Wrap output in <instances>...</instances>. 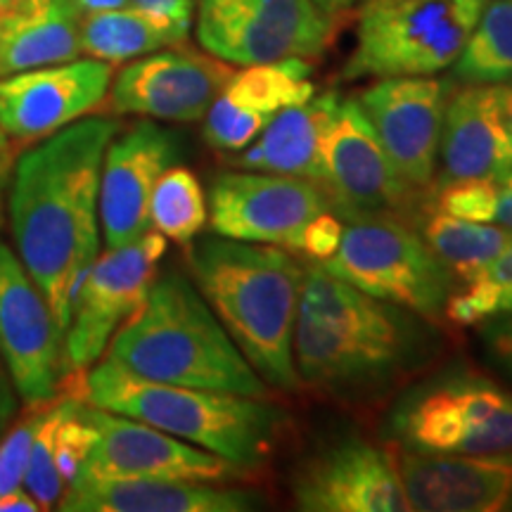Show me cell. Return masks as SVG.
Segmentation results:
<instances>
[{
    "instance_id": "16",
    "label": "cell",
    "mask_w": 512,
    "mask_h": 512,
    "mask_svg": "<svg viewBox=\"0 0 512 512\" xmlns=\"http://www.w3.org/2000/svg\"><path fill=\"white\" fill-rule=\"evenodd\" d=\"M451 93L453 83L437 76H389L358 95L356 102L408 188L422 190L434 181Z\"/></svg>"
},
{
    "instance_id": "6",
    "label": "cell",
    "mask_w": 512,
    "mask_h": 512,
    "mask_svg": "<svg viewBox=\"0 0 512 512\" xmlns=\"http://www.w3.org/2000/svg\"><path fill=\"white\" fill-rule=\"evenodd\" d=\"M486 0H366L344 79L434 76L453 67Z\"/></svg>"
},
{
    "instance_id": "24",
    "label": "cell",
    "mask_w": 512,
    "mask_h": 512,
    "mask_svg": "<svg viewBox=\"0 0 512 512\" xmlns=\"http://www.w3.org/2000/svg\"><path fill=\"white\" fill-rule=\"evenodd\" d=\"M81 17L72 0H19L0 19V76L76 60Z\"/></svg>"
},
{
    "instance_id": "20",
    "label": "cell",
    "mask_w": 512,
    "mask_h": 512,
    "mask_svg": "<svg viewBox=\"0 0 512 512\" xmlns=\"http://www.w3.org/2000/svg\"><path fill=\"white\" fill-rule=\"evenodd\" d=\"M408 510H512V451L508 453H396Z\"/></svg>"
},
{
    "instance_id": "41",
    "label": "cell",
    "mask_w": 512,
    "mask_h": 512,
    "mask_svg": "<svg viewBox=\"0 0 512 512\" xmlns=\"http://www.w3.org/2000/svg\"><path fill=\"white\" fill-rule=\"evenodd\" d=\"M501 105H503L505 121H508L512 131V86H501Z\"/></svg>"
},
{
    "instance_id": "43",
    "label": "cell",
    "mask_w": 512,
    "mask_h": 512,
    "mask_svg": "<svg viewBox=\"0 0 512 512\" xmlns=\"http://www.w3.org/2000/svg\"><path fill=\"white\" fill-rule=\"evenodd\" d=\"M0 19H3V15H0Z\"/></svg>"
},
{
    "instance_id": "4",
    "label": "cell",
    "mask_w": 512,
    "mask_h": 512,
    "mask_svg": "<svg viewBox=\"0 0 512 512\" xmlns=\"http://www.w3.org/2000/svg\"><path fill=\"white\" fill-rule=\"evenodd\" d=\"M107 356L147 380L268 396L202 292L178 271L157 275L143 306L114 332Z\"/></svg>"
},
{
    "instance_id": "35",
    "label": "cell",
    "mask_w": 512,
    "mask_h": 512,
    "mask_svg": "<svg viewBox=\"0 0 512 512\" xmlns=\"http://www.w3.org/2000/svg\"><path fill=\"white\" fill-rule=\"evenodd\" d=\"M133 8L147 12V15L176 24L185 31L192 27V0H131Z\"/></svg>"
},
{
    "instance_id": "32",
    "label": "cell",
    "mask_w": 512,
    "mask_h": 512,
    "mask_svg": "<svg viewBox=\"0 0 512 512\" xmlns=\"http://www.w3.org/2000/svg\"><path fill=\"white\" fill-rule=\"evenodd\" d=\"M53 401L27 406L29 408L27 415H24V418L19 420L3 439H0V496L10 494V491L15 489H22L31 441H34L38 422H41L48 408L53 406Z\"/></svg>"
},
{
    "instance_id": "34",
    "label": "cell",
    "mask_w": 512,
    "mask_h": 512,
    "mask_svg": "<svg viewBox=\"0 0 512 512\" xmlns=\"http://www.w3.org/2000/svg\"><path fill=\"white\" fill-rule=\"evenodd\" d=\"M479 328H482L479 337H482L486 358L512 380V313L489 320Z\"/></svg>"
},
{
    "instance_id": "22",
    "label": "cell",
    "mask_w": 512,
    "mask_h": 512,
    "mask_svg": "<svg viewBox=\"0 0 512 512\" xmlns=\"http://www.w3.org/2000/svg\"><path fill=\"white\" fill-rule=\"evenodd\" d=\"M444 181H503L512 174V131L501 105V86H467L453 91L441 126Z\"/></svg>"
},
{
    "instance_id": "11",
    "label": "cell",
    "mask_w": 512,
    "mask_h": 512,
    "mask_svg": "<svg viewBox=\"0 0 512 512\" xmlns=\"http://www.w3.org/2000/svg\"><path fill=\"white\" fill-rule=\"evenodd\" d=\"M83 413L98 430V441L88 453L76 479H169V482L230 484L249 479L252 470L171 437L157 427L102 411L83 403Z\"/></svg>"
},
{
    "instance_id": "40",
    "label": "cell",
    "mask_w": 512,
    "mask_h": 512,
    "mask_svg": "<svg viewBox=\"0 0 512 512\" xmlns=\"http://www.w3.org/2000/svg\"><path fill=\"white\" fill-rule=\"evenodd\" d=\"M313 3H316L318 8L325 12V15L339 17V15H342V12H347L351 5L356 3V0H313Z\"/></svg>"
},
{
    "instance_id": "17",
    "label": "cell",
    "mask_w": 512,
    "mask_h": 512,
    "mask_svg": "<svg viewBox=\"0 0 512 512\" xmlns=\"http://www.w3.org/2000/svg\"><path fill=\"white\" fill-rule=\"evenodd\" d=\"M233 74V64L183 43L157 50L136 57L117 74L110 86V110L192 124L204 119Z\"/></svg>"
},
{
    "instance_id": "39",
    "label": "cell",
    "mask_w": 512,
    "mask_h": 512,
    "mask_svg": "<svg viewBox=\"0 0 512 512\" xmlns=\"http://www.w3.org/2000/svg\"><path fill=\"white\" fill-rule=\"evenodd\" d=\"M5 363H3V356H0V427H3V422L8 420V415L12 413V396L8 392V382H5Z\"/></svg>"
},
{
    "instance_id": "1",
    "label": "cell",
    "mask_w": 512,
    "mask_h": 512,
    "mask_svg": "<svg viewBox=\"0 0 512 512\" xmlns=\"http://www.w3.org/2000/svg\"><path fill=\"white\" fill-rule=\"evenodd\" d=\"M117 133L114 119H76L19 157L12 176L10 226L19 261L64 335L83 278L100 256V171Z\"/></svg>"
},
{
    "instance_id": "13",
    "label": "cell",
    "mask_w": 512,
    "mask_h": 512,
    "mask_svg": "<svg viewBox=\"0 0 512 512\" xmlns=\"http://www.w3.org/2000/svg\"><path fill=\"white\" fill-rule=\"evenodd\" d=\"M330 207L328 195L306 178L228 171L209 192V228L219 238L299 249L302 230Z\"/></svg>"
},
{
    "instance_id": "31",
    "label": "cell",
    "mask_w": 512,
    "mask_h": 512,
    "mask_svg": "<svg viewBox=\"0 0 512 512\" xmlns=\"http://www.w3.org/2000/svg\"><path fill=\"white\" fill-rule=\"evenodd\" d=\"M498 202V181L467 178V181H441L432 192L427 207L444 211L456 219L494 223Z\"/></svg>"
},
{
    "instance_id": "33",
    "label": "cell",
    "mask_w": 512,
    "mask_h": 512,
    "mask_svg": "<svg viewBox=\"0 0 512 512\" xmlns=\"http://www.w3.org/2000/svg\"><path fill=\"white\" fill-rule=\"evenodd\" d=\"M342 235L344 223L325 209L320 211L316 219L306 223V228L302 230V238H299L297 252H304L306 256H311L313 261H318V264H325L330 256H335L339 245H342Z\"/></svg>"
},
{
    "instance_id": "25",
    "label": "cell",
    "mask_w": 512,
    "mask_h": 512,
    "mask_svg": "<svg viewBox=\"0 0 512 512\" xmlns=\"http://www.w3.org/2000/svg\"><path fill=\"white\" fill-rule=\"evenodd\" d=\"M337 102L339 93L330 91L280 110L271 124L254 138V145L245 147L238 159L240 169L306 178L320 185L323 181L320 143Z\"/></svg>"
},
{
    "instance_id": "7",
    "label": "cell",
    "mask_w": 512,
    "mask_h": 512,
    "mask_svg": "<svg viewBox=\"0 0 512 512\" xmlns=\"http://www.w3.org/2000/svg\"><path fill=\"white\" fill-rule=\"evenodd\" d=\"M389 434L418 453H508L512 392L472 370H446L401 396Z\"/></svg>"
},
{
    "instance_id": "30",
    "label": "cell",
    "mask_w": 512,
    "mask_h": 512,
    "mask_svg": "<svg viewBox=\"0 0 512 512\" xmlns=\"http://www.w3.org/2000/svg\"><path fill=\"white\" fill-rule=\"evenodd\" d=\"M512 313V240L448 297L444 316L458 328L484 325Z\"/></svg>"
},
{
    "instance_id": "2",
    "label": "cell",
    "mask_w": 512,
    "mask_h": 512,
    "mask_svg": "<svg viewBox=\"0 0 512 512\" xmlns=\"http://www.w3.org/2000/svg\"><path fill=\"white\" fill-rule=\"evenodd\" d=\"M425 356L418 313L370 297L318 261L304 268L294 366L306 387L339 396L373 392Z\"/></svg>"
},
{
    "instance_id": "36",
    "label": "cell",
    "mask_w": 512,
    "mask_h": 512,
    "mask_svg": "<svg viewBox=\"0 0 512 512\" xmlns=\"http://www.w3.org/2000/svg\"><path fill=\"white\" fill-rule=\"evenodd\" d=\"M494 226H501L512 233V174L498 181V202Z\"/></svg>"
},
{
    "instance_id": "18",
    "label": "cell",
    "mask_w": 512,
    "mask_h": 512,
    "mask_svg": "<svg viewBox=\"0 0 512 512\" xmlns=\"http://www.w3.org/2000/svg\"><path fill=\"white\" fill-rule=\"evenodd\" d=\"M181 152V136L150 119L110 140L100 171V226L107 249L128 245L152 230V190Z\"/></svg>"
},
{
    "instance_id": "10",
    "label": "cell",
    "mask_w": 512,
    "mask_h": 512,
    "mask_svg": "<svg viewBox=\"0 0 512 512\" xmlns=\"http://www.w3.org/2000/svg\"><path fill=\"white\" fill-rule=\"evenodd\" d=\"M164 254L166 238L152 228L143 238L107 249L95 259L64 335L67 373H86L100 361L114 332L143 306Z\"/></svg>"
},
{
    "instance_id": "9",
    "label": "cell",
    "mask_w": 512,
    "mask_h": 512,
    "mask_svg": "<svg viewBox=\"0 0 512 512\" xmlns=\"http://www.w3.org/2000/svg\"><path fill=\"white\" fill-rule=\"evenodd\" d=\"M335 19L313 0H200L197 41L209 55L240 67L316 60L335 38Z\"/></svg>"
},
{
    "instance_id": "27",
    "label": "cell",
    "mask_w": 512,
    "mask_h": 512,
    "mask_svg": "<svg viewBox=\"0 0 512 512\" xmlns=\"http://www.w3.org/2000/svg\"><path fill=\"white\" fill-rule=\"evenodd\" d=\"M420 238L437 254L453 280L467 283L479 268L489 264L508 245L512 233L494 223L456 219L444 211L425 207V216L420 221Z\"/></svg>"
},
{
    "instance_id": "26",
    "label": "cell",
    "mask_w": 512,
    "mask_h": 512,
    "mask_svg": "<svg viewBox=\"0 0 512 512\" xmlns=\"http://www.w3.org/2000/svg\"><path fill=\"white\" fill-rule=\"evenodd\" d=\"M188 34L190 31L138 8L91 12L81 17V53L119 64L162 48L181 46L188 41Z\"/></svg>"
},
{
    "instance_id": "28",
    "label": "cell",
    "mask_w": 512,
    "mask_h": 512,
    "mask_svg": "<svg viewBox=\"0 0 512 512\" xmlns=\"http://www.w3.org/2000/svg\"><path fill=\"white\" fill-rule=\"evenodd\" d=\"M453 79L467 86H512V0H486L453 62Z\"/></svg>"
},
{
    "instance_id": "42",
    "label": "cell",
    "mask_w": 512,
    "mask_h": 512,
    "mask_svg": "<svg viewBox=\"0 0 512 512\" xmlns=\"http://www.w3.org/2000/svg\"><path fill=\"white\" fill-rule=\"evenodd\" d=\"M19 3V0H0V15H8V12L15 8V5Z\"/></svg>"
},
{
    "instance_id": "37",
    "label": "cell",
    "mask_w": 512,
    "mask_h": 512,
    "mask_svg": "<svg viewBox=\"0 0 512 512\" xmlns=\"http://www.w3.org/2000/svg\"><path fill=\"white\" fill-rule=\"evenodd\" d=\"M12 159H15L12 140L0 131V221H3V200H5V190H8V181L12 174Z\"/></svg>"
},
{
    "instance_id": "12",
    "label": "cell",
    "mask_w": 512,
    "mask_h": 512,
    "mask_svg": "<svg viewBox=\"0 0 512 512\" xmlns=\"http://www.w3.org/2000/svg\"><path fill=\"white\" fill-rule=\"evenodd\" d=\"M0 356L27 406L67 389L64 332L22 261L0 242Z\"/></svg>"
},
{
    "instance_id": "23",
    "label": "cell",
    "mask_w": 512,
    "mask_h": 512,
    "mask_svg": "<svg viewBox=\"0 0 512 512\" xmlns=\"http://www.w3.org/2000/svg\"><path fill=\"white\" fill-rule=\"evenodd\" d=\"M261 496L249 489L169 479H76L57 503L62 512H249Z\"/></svg>"
},
{
    "instance_id": "8",
    "label": "cell",
    "mask_w": 512,
    "mask_h": 512,
    "mask_svg": "<svg viewBox=\"0 0 512 512\" xmlns=\"http://www.w3.org/2000/svg\"><path fill=\"white\" fill-rule=\"evenodd\" d=\"M323 266L370 297L420 318L444 316L453 294V275L437 254L420 233L389 214L351 216L342 245Z\"/></svg>"
},
{
    "instance_id": "38",
    "label": "cell",
    "mask_w": 512,
    "mask_h": 512,
    "mask_svg": "<svg viewBox=\"0 0 512 512\" xmlns=\"http://www.w3.org/2000/svg\"><path fill=\"white\" fill-rule=\"evenodd\" d=\"M72 3L79 8L81 15H91V12L128 8V5H131V0H72Z\"/></svg>"
},
{
    "instance_id": "19",
    "label": "cell",
    "mask_w": 512,
    "mask_h": 512,
    "mask_svg": "<svg viewBox=\"0 0 512 512\" xmlns=\"http://www.w3.org/2000/svg\"><path fill=\"white\" fill-rule=\"evenodd\" d=\"M112 74L110 62L76 57L0 76V131L19 143L53 136L107 98Z\"/></svg>"
},
{
    "instance_id": "29",
    "label": "cell",
    "mask_w": 512,
    "mask_h": 512,
    "mask_svg": "<svg viewBox=\"0 0 512 512\" xmlns=\"http://www.w3.org/2000/svg\"><path fill=\"white\" fill-rule=\"evenodd\" d=\"M150 223L176 245H190L209 223L207 195L200 178L185 166H169L152 190Z\"/></svg>"
},
{
    "instance_id": "14",
    "label": "cell",
    "mask_w": 512,
    "mask_h": 512,
    "mask_svg": "<svg viewBox=\"0 0 512 512\" xmlns=\"http://www.w3.org/2000/svg\"><path fill=\"white\" fill-rule=\"evenodd\" d=\"M320 162V188L344 219L401 211L415 192L394 169L356 100L339 98L325 126Z\"/></svg>"
},
{
    "instance_id": "15",
    "label": "cell",
    "mask_w": 512,
    "mask_h": 512,
    "mask_svg": "<svg viewBox=\"0 0 512 512\" xmlns=\"http://www.w3.org/2000/svg\"><path fill=\"white\" fill-rule=\"evenodd\" d=\"M294 505L304 512L408 510L396 453L347 437L311 451L292 475Z\"/></svg>"
},
{
    "instance_id": "3",
    "label": "cell",
    "mask_w": 512,
    "mask_h": 512,
    "mask_svg": "<svg viewBox=\"0 0 512 512\" xmlns=\"http://www.w3.org/2000/svg\"><path fill=\"white\" fill-rule=\"evenodd\" d=\"M197 290L266 387L297 392L294 323L304 266L283 247L228 238L190 249Z\"/></svg>"
},
{
    "instance_id": "5",
    "label": "cell",
    "mask_w": 512,
    "mask_h": 512,
    "mask_svg": "<svg viewBox=\"0 0 512 512\" xmlns=\"http://www.w3.org/2000/svg\"><path fill=\"white\" fill-rule=\"evenodd\" d=\"M83 401L254 470L273 456L287 415L268 396L181 387L140 377L105 356L83 375Z\"/></svg>"
},
{
    "instance_id": "21",
    "label": "cell",
    "mask_w": 512,
    "mask_h": 512,
    "mask_svg": "<svg viewBox=\"0 0 512 512\" xmlns=\"http://www.w3.org/2000/svg\"><path fill=\"white\" fill-rule=\"evenodd\" d=\"M311 72L302 57L249 64L235 72L204 114V140L223 152L245 150L280 110L316 95Z\"/></svg>"
}]
</instances>
